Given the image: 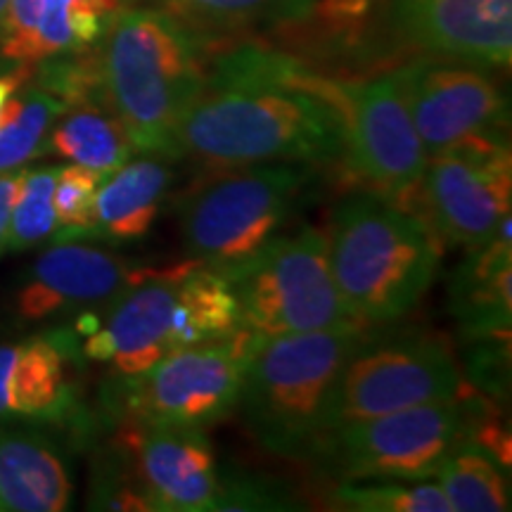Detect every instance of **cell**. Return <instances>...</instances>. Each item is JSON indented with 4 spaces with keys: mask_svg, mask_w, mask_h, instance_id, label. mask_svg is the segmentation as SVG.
I'll return each instance as SVG.
<instances>
[{
    "mask_svg": "<svg viewBox=\"0 0 512 512\" xmlns=\"http://www.w3.org/2000/svg\"><path fill=\"white\" fill-rule=\"evenodd\" d=\"M332 83L335 76L278 50L242 46L211 57L178 126V157L214 169L337 162L347 140Z\"/></svg>",
    "mask_w": 512,
    "mask_h": 512,
    "instance_id": "6da1fadb",
    "label": "cell"
},
{
    "mask_svg": "<svg viewBox=\"0 0 512 512\" xmlns=\"http://www.w3.org/2000/svg\"><path fill=\"white\" fill-rule=\"evenodd\" d=\"M95 50L102 95L133 150L178 159V126L207 81L211 38L159 8H128Z\"/></svg>",
    "mask_w": 512,
    "mask_h": 512,
    "instance_id": "7a4b0ae2",
    "label": "cell"
},
{
    "mask_svg": "<svg viewBox=\"0 0 512 512\" xmlns=\"http://www.w3.org/2000/svg\"><path fill=\"white\" fill-rule=\"evenodd\" d=\"M328 242L332 280L363 328H384L411 313L441 264L434 228L380 192H356L339 204Z\"/></svg>",
    "mask_w": 512,
    "mask_h": 512,
    "instance_id": "3957f363",
    "label": "cell"
},
{
    "mask_svg": "<svg viewBox=\"0 0 512 512\" xmlns=\"http://www.w3.org/2000/svg\"><path fill=\"white\" fill-rule=\"evenodd\" d=\"M240 328L233 287L214 268L188 261L128 287L98 313L81 337L88 361L110 375H136L176 351L226 337Z\"/></svg>",
    "mask_w": 512,
    "mask_h": 512,
    "instance_id": "277c9868",
    "label": "cell"
},
{
    "mask_svg": "<svg viewBox=\"0 0 512 512\" xmlns=\"http://www.w3.org/2000/svg\"><path fill=\"white\" fill-rule=\"evenodd\" d=\"M368 330L342 325L256 337L238 408L261 448L283 458L318 456L332 389Z\"/></svg>",
    "mask_w": 512,
    "mask_h": 512,
    "instance_id": "5b68a950",
    "label": "cell"
},
{
    "mask_svg": "<svg viewBox=\"0 0 512 512\" xmlns=\"http://www.w3.org/2000/svg\"><path fill=\"white\" fill-rule=\"evenodd\" d=\"M316 181L311 164L238 166L192 188L178 204L185 249L226 275L271 242Z\"/></svg>",
    "mask_w": 512,
    "mask_h": 512,
    "instance_id": "8992f818",
    "label": "cell"
},
{
    "mask_svg": "<svg viewBox=\"0 0 512 512\" xmlns=\"http://www.w3.org/2000/svg\"><path fill=\"white\" fill-rule=\"evenodd\" d=\"M238 328L162 358L136 375H110L105 415L117 422H166L209 427L238 408L242 380L256 344Z\"/></svg>",
    "mask_w": 512,
    "mask_h": 512,
    "instance_id": "52a82bcc",
    "label": "cell"
},
{
    "mask_svg": "<svg viewBox=\"0 0 512 512\" xmlns=\"http://www.w3.org/2000/svg\"><path fill=\"white\" fill-rule=\"evenodd\" d=\"M330 242L320 228L275 238L223 278L233 287L240 328L259 337L361 325L349 316L330 271Z\"/></svg>",
    "mask_w": 512,
    "mask_h": 512,
    "instance_id": "ba28073f",
    "label": "cell"
},
{
    "mask_svg": "<svg viewBox=\"0 0 512 512\" xmlns=\"http://www.w3.org/2000/svg\"><path fill=\"white\" fill-rule=\"evenodd\" d=\"M458 392L460 370L444 337L420 330L389 335L368 330L332 389L323 444L354 422L453 399Z\"/></svg>",
    "mask_w": 512,
    "mask_h": 512,
    "instance_id": "9c48e42d",
    "label": "cell"
},
{
    "mask_svg": "<svg viewBox=\"0 0 512 512\" xmlns=\"http://www.w3.org/2000/svg\"><path fill=\"white\" fill-rule=\"evenodd\" d=\"M463 439V406L453 396L342 427L316 458L342 479H434Z\"/></svg>",
    "mask_w": 512,
    "mask_h": 512,
    "instance_id": "30bf717a",
    "label": "cell"
},
{
    "mask_svg": "<svg viewBox=\"0 0 512 512\" xmlns=\"http://www.w3.org/2000/svg\"><path fill=\"white\" fill-rule=\"evenodd\" d=\"M427 157L475 140H508L510 105L477 64L413 60L392 72Z\"/></svg>",
    "mask_w": 512,
    "mask_h": 512,
    "instance_id": "8fae6325",
    "label": "cell"
},
{
    "mask_svg": "<svg viewBox=\"0 0 512 512\" xmlns=\"http://www.w3.org/2000/svg\"><path fill=\"white\" fill-rule=\"evenodd\" d=\"M420 185L439 240L465 249L482 247L510 216V143L475 140L430 155Z\"/></svg>",
    "mask_w": 512,
    "mask_h": 512,
    "instance_id": "7c38bea8",
    "label": "cell"
},
{
    "mask_svg": "<svg viewBox=\"0 0 512 512\" xmlns=\"http://www.w3.org/2000/svg\"><path fill=\"white\" fill-rule=\"evenodd\" d=\"M332 102L344 119V157L351 169L384 195L418 188L427 152L394 76L335 79Z\"/></svg>",
    "mask_w": 512,
    "mask_h": 512,
    "instance_id": "4fadbf2b",
    "label": "cell"
},
{
    "mask_svg": "<svg viewBox=\"0 0 512 512\" xmlns=\"http://www.w3.org/2000/svg\"><path fill=\"white\" fill-rule=\"evenodd\" d=\"M159 273L121 259L112 249L79 240H55L24 275L15 294V316L22 323H41L72 311L105 309L128 287Z\"/></svg>",
    "mask_w": 512,
    "mask_h": 512,
    "instance_id": "5bb4252c",
    "label": "cell"
},
{
    "mask_svg": "<svg viewBox=\"0 0 512 512\" xmlns=\"http://www.w3.org/2000/svg\"><path fill=\"white\" fill-rule=\"evenodd\" d=\"M114 439L126 446L159 512H214L223 472L204 427L166 422H117Z\"/></svg>",
    "mask_w": 512,
    "mask_h": 512,
    "instance_id": "9a60e30c",
    "label": "cell"
},
{
    "mask_svg": "<svg viewBox=\"0 0 512 512\" xmlns=\"http://www.w3.org/2000/svg\"><path fill=\"white\" fill-rule=\"evenodd\" d=\"M83 358L74 330L0 344V420L67 425L81 418Z\"/></svg>",
    "mask_w": 512,
    "mask_h": 512,
    "instance_id": "2e32d148",
    "label": "cell"
},
{
    "mask_svg": "<svg viewBox=\"0 0 512 512\" xmlns=\"http://www.w3.org/2000/svg\"><path fill=\"white\" fill-rule=\"evenodd\" d=\"M396 29L427 53L510 67L512 0H392Z\"/></svg>",
    "mask_w": 512,
    "mask_h": 512,
    "instance_id": "e0dca14e",
    "label": "cell"
},
{
    "mask_svg": "<svg viewBox=\"0 0 512 512\" xmlns=\"http://www.w3.org/2000/svg\"><path fill=\"white\" fill-rule=\"evenodd\" d=\"M138 0H10L0 55L19 67L95 48Z\"/></svg>",
    "mask_w": 512,
    "mask_h": 512,
    "instance_id": "ac0fdd59",
    "label": "cell"
},
{
    "mask_svg": "<svg viewBox=\"0 0 512 512\" xmlns=\"http://www.w3.org/2000/svg\"><path fill=\"white\" fill-rule=\"evenodd\" d=\"M451 273L448 306L463 342L510 335L512 323V235L510 216L482 247L467 249Z\"/></svg>",
    "mask_w": 512,
    "mask_h": 512,
    "instance_id": "d6986e66",
    "label": "cell"
},
{
    "mask_svg": "<svg viewBox=\"0 0 512 512\" xmlns=\"http://www.w3.org/2000/svg\"><path fill=\"white\" fill-rule=\"evenodd\" d=\"M72 494V470L48 434L0 427V512H62Z\"/></svg>",
    "mask_w": 512,
    "mask_h": 512,
    "instance_id": "ffe728a7",
    "label": "cell"
},
{
    "mask_svg": "<svg viewBox=\"0 0 512 512\" xmlns=\"http://www.w3.org/2000/svg\"><path fill=\"white\" fill-rule=\"evenodd\" d=\"M169 162L164 155H143L128 159L102 178L88 240H105L110 245L145 240L174 183Z\"/></svg>",
    "mask_w": 512,
    "mask_h": 512,
    "instance_id": "44dd1931",
    "label": "cell"
},
{
    "mask_svg": "<svg viewBox=\"0 0 512 512\" xmlns=\"http://www.w3.org/2000/svg\"><path fill=\"white\" fill-rule=\"evenodd\" d=\"M46 150L107 176L136 155L124 124L107 102L69 105L50 128Z\"/></svg>",
    "mask_w": 512,
    "mask_h": 512,
    "instance_id": "7402d4cb",
    "label": "cell"
},
{
    "mask_svg": "<svg viewBox=\"0 0 512 512\" xmlns=\"http://www.w3.org/2000/svg\"><path fill=\"white\" fill-rule=\"evenodd\" d=\"M316 0H152L190 29L214 38L254 27H283L304 17Z\"/></svg>",
    "mask_w": 512,
    "mask_h": 512,
    "instance_id": "603a6c76",
    "label": "cell"
},
{
    "mask_svg": "<svg viewBox=\"0 0 512 512\" xmlns=\"http://www.w3.org/2000/svg\"><path fill=\"white\" fill-rule=\"evenodd\" d=\"M67 107V102L38 83L17 88L0 110V174L48 152L50 128Z\"/></svg>",
    "mask_w": 512,
    "mask_h": 512,
    "instance_id": "cb8c5ba5",
    "label": "cell"
},
{
    "mask_svg": "<svg viewBox=\"0 0 512 512\" xmlns=\"http://www.w3.org/2000/svg\"><path fill=\"white\" fill-rule=\"evenodd\" d=\"M434 482L441 486L453 512L510 510V484L501 463L465 439L444 460Z\"/></svg>",
    "mask_w": 512,
    "mask_h": 512,
    "instance_id": "d4e9b609",
    "label": "cell"
},
{
    "mask_svg": "<svg viewBox=\"0 0 512 512\" xmlns=\"http://www.w3.org/2000/svg\"><path fill=\"white\" fill-rule=\"evenodd\" d=\"M332 501L356 512H453L434 479H344Z\"/></svg>",
    "mask_w": 512,
    "mask_h": 512,
    "instance_id": "484cf974",
    "label": "cell"
},
{
    "mask_svg": "<svg viewBox=\"0 0 512 512\" xmlns=\"http://www.w3.org/2000/svg\"><path fill=\"white\" fill-rule=\"evenodd\" d=\"M60 166L22 169L12 202L5 252H24L53 238L57 230L53 192Z\"/></svg>",
    "mask_w": 512,
    "mask_h": 512,
    "instance_id": "4316f807",
    "label": "cell"
},
{
    "mask_svg": "<svg viewBox=\"0 0 512 512\" xmlns=\"http://www.w3.org/2000/svg\"><path fill=\"white\" fill-rule=\"evenodd\" d=\"M91 510L159 512L124 444L112 439L93 467Z\"/></svg>",
    "mask_w": 512,
    "mask_h": 512,
    "instance_id": "83f0119b",
    "label": "cell"
},
{
    "mask_svg": "<svg viewBox=\"0 0 512 512\" xmlns=\"http://www.w3.org/2000/svg\"><path fill=\"white\" fill-rule=\"evenodd\" d=\"M102 174L86 166L69 164L57 169L53 192L57 230L55 240L88 238L95 219V192L102 183Z\"/></svg>",
    "mask_w": 512,
    "mask_h": 512,
    "instance_id": "f1b7e54d",
    "label": "cell"
},
{
    "mask_svg": "<svg viewBox=\"0 0 512 512\" xmlns=\"http://www.w3.org/2000/svg\"><path fill=\"white\" fill-rule=\"evenodd\" d=\"M299 498L294 494L290 484L280 482L273 477L261 475H226L219 498H216L214 512H283V510H299Z\"/></svg>",
    "mask_w": 512,
    "mask_h": 512,
    "instance_id": "f546056e",
    "label": "cell"
},
{
    "mask_svg": "<svg viewBox=\"0 0 512 512\" xmlns=\"http://www.w3.org/2000/svg\"><path fill=\"white\" fill-rule=\"evenodd\" d=\"M467 344V377L479 392L501 399L510 389V335L470 339Z\"/></svg>",
    "mask_w": 512,
    "mask_h": 512,
    "instance_id": "4dcf8cb0",
    "label": "cell"
},
{
    "mask_svg": "<svg viewBox=\"0 0 512 512\" xmlns=\"http://www.w3.org/2000/svg\"><path fill=\"white\" fill-rule=\"evenodd\" d=\"M19 174H22V169L0 174V256L5 254V242H8V226H10L12 202H15V195H17Z\"/></svg>",
    "mask_w": 512,
    "mask_h": 512,
    "instance_id": "1f68e13d",
    "label": "cell"
},
{
    "mask_svg": "<svg viewBox=\"0 0 512 512\" xmlns=\"http://www.w3.org/2000/svg\"><path fill=\"white\" fill-rule=\"evenodd\" d=\"M22 79H24V74L0 76V110H3V105H5V102H8L10 95L15 93L19 86H22Z\"/></svg>",
    "mask_w": 512,
    "mask_h": 512,
    "instance_id": "d6a6232c",
    "label": "cell"
},
{
    "mask_svg": "<svg viewBox=\"0 0 512 512\" xmlns=\"http://www.w3.org/2000/svg\"><path fill=\"white\" fill-rule=\"evenodd\" d=\"M8 5H10V0H0V29H3L5 17H8Z\"/></svg>",
    "mask_w": 512,
    "mask_h": 512,
    "instance_id": "836d02e7",
    "label": "cell"
}]
</instances>
